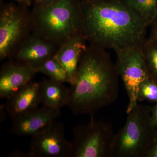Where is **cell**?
I'll use <instances>...</instances> for the list:
<instances>
[{
  "instance_id": "1",
  "label": "cell",
  "mask_w": 157,
  "mask_h": 157,
  "mask_svg": "<svg viewBox=\"0 0 157 157\" xmlns=\"http://www.w3.org/2000/svg\"><path fill=\"white\" fill-rule=\"evenodd\" d=\"M88 45L115 52L141 46L148 28L123 0H82Z\"/></svg>"
},
{
  "instance_id": "2",
  "label": "cell",
  "mask_w": 157,
  "mask_h": 157,
  "mask_svg": "<svg viewBox=\"0 0 157 157\" xmlns=\"http://www.w3.org/2000/svg\"><path fill=\"white\" fill-rule=\"evenodd\" d=\"M119 78L107 50L88 45L82 54L75 81L70 85L67 106L74 115L94 116L117 100Z\"/></svg>"
},
{
  "instance_id": "3",
  "label": "cell",
  "mask_w": 157,
  "mask_h": 157,
  "mask_svg": "<svg viewBox=\"0 0 157 157\" xmlns=\"http://www.w3.org/2000/svg\"><path fill=\"white\" fill-rule=\"evenodd\" d=\"M32 34L59 48L73 37L85 36L80 0H60L41 8H33Z\"/></svg>"
},
{
  "instance_id": "4",
  "label": "cell",
  "mask_w": 157,
  "mask_h": 157,
  "mask_svg": "<svg viewBox=\"0 0 157 157\" xmlns=\"http://www.w3.org/2000/svg\"><path fill=\"white\" fill-rule=\"evenodd\" d=\"M124 125L115 133L114 157H144L157 134L151 107L137 104L128 113Z\"/></svg>"
},
{
  "instance_id": "5",
  "label": "cell",
  "mask_w": 157,
  "mask_h": 157,
  "mask_svg": "<svg viewBox=\"0 0 157 157\" xmlns=\"http://www.w3.org/2000/svg\"><path fill=\"white\" fill-rule=\"evenodd\" d=\"M33 21L29 8L14 3L0 6V61L11 59L21 42L32 34Z\"/></svg>"
},
{
  "instance_id": "6",
  "label": "cell",
  "mask_w": 157,
  "mask_h": 157,
  "mask_svg": "<svg viewBox=\"0 0 157 157\" xmlns=\"http://www.w3.org/2000/svg\"><path fill=\"white\" fill-rule=\"evenodd\" d=\"M115 133L112 124L91 117L73 129L72 157H112Z\"/></svg>"
},
{
  "instance_id": "7",
  "label": "cell",
  "mask_w": 157,
  "mask_h": 157,
  "mask_svg": "<svg viewBox=\"0 0 157 157\" xmlns=\"http://www.w3.org/2000/svg\"><path fill=\"white\" fill-rule=\"evenodd\" d=\"M115 65L128 98V113L138 104L137 94L141 83L147 77L141 46H132L116 52Z\"/></svg>"
},
{
  "instance_id": "8",
  "label": "cell",
  "mask_w": 157,
  "mask_h": 157,
  "mask_svg": "<svg viewBox=\"0 0 157 157\" xmlns=\"http://www.w3.org/2000/svg\"><path fill=\"white\" fill-rule=\"evenodd\" d=\"M71 141L65 137L64 126L55 121L32 136L27 157H72Z\"/></svg>"
},
{
  "instance_id": "9",
  "label": "cell",
  "mask_w": 157,
  "mask_h": 157,
  "mask_svg": "<svg viewBox=\"0 0 157 157\" xmlns=\"http://www.w3.org/2000/svg\"><path fill=\"white\" fill-rule=\"evenodd\" d=\"M0 70V98L8 99L32 81L37 73L27 63L13 59L7 60Z\"/></svg>"
},
{
  "instance_id": "10",
  "label": "cell",
  "mask_w": 157,
  "mask_h": 157,
  "mask_svg": "<svg viewBox=\"0 0 157 157\" xmlns=\"http://www.w3.org/2000/svg\"><path fill=\"white\" fill-rule=\"evenodd\" d=\"M60 114V110L42 105L12 120L9 133L17 136L32 137L55 121Z\"/></svg>"
},
{
  "instance_id": "11",
  "label": "cell",
  "mask_w": 157,
  "mask_h": 157,
  "mask_svg": "<svg viewBox=\"0 0 157 157\" xmlns=\"http://www.w3.org/2000/svg\"><path fill=\"white\" fill-rule=\"evenodd\" d=\"M57 49L51 43L32 33L21 42L11 59L27 63L35 68L54 56Z\"/></svg>"
},
{
  "instance_id": "12",
  "label": "cell",
  "mask_w": 157,
  "mask_h": 157,
  "mask_svg": "<svg viewBox=\"0 0 157 157\" xmlns=\"http://www.w3.org/2000/svg\"><path fill=\"white\" fill-rule=\"evenodd\" d=\"M40 104L39 82L31 81L7 99L5 108L13 120L37 109Z\"/></svg>"
},
{
  "instance_id": "13",
  "label": "cell",
  "mask_w": 157,
  "mask_h": 157,
  "mask_svg": "<svg viewBox=\"0 0 157 157\" xmlns=\"http://www.w3.org/2000/svg\"><path fill=\"white\" fill-rule=\"evenodd\" d=\"M87 43L85 36L73 37L58 48L55 55V57L66 71L70 85L76 79L78 63Z\"/></svg>"
},
{
  "instance_id": "14",
  "label": "cell",
  "mask_w": 157,
  "mask_h": 157,
  "mask_svg": "<svg viewBox=\"0 0 157 157\" xmlns=\"http://www.w3.org/2000/svg\"><path fill=\"white\" fill-rule=\"evenodd\" d=\"M39 82L41 104L59 110L67 106L70 88L66 87L63 83L49 78H44Z\"/></svg>"
},
{
  "instance_id": "15",
  "label": "cell",
  "mask_w": 157,
  "mask_h": 157,
  "mask_svg": "<svg viewBox=\"0 0 157 157\" xmlns=\"http://www.w3.org/2000/svg\"><path fill=\"white\" fill-rule=\"evenodd\" d=\"M149 28L157 17V0H123Z\"/></svg>"
},
{
  "instance_id": "16",
  "label": "cell",
  "mask_w": 157,
  "mask_h": 157,
  "mask_svg": "<svg viewBox=\"0 0 157 157\" xmlns=\"http://www.w3.org/2000/svg\"><path fill=\"white\" fill-rule=\"evenodd\" d=\"M35 68L37 73H42L49 78L62 83H68L66 71L54 56L46 59Z\"/></svg>"
},
{
  "instance_id": "17",
  "label": "cell",
  "mask_w": 157,
  "mask_h": 157,
  "mask_svg": "<svg viewBox=\"0 0 157 157\" xmlns=\"http://www.w3.org/2000/svg\"><path fill=\"white\" fill-rule=\"evenodd\" d=\"M141 48L147 76L157 83V41L147 37Z\"/></svg>"
},
{
  "instance_id": "18",
  "label": "cell",
  "mask_w": 157,
  "mask_h": 157,
  "mask_svg": "<svg viewBox=\"0 0 157 157\" xmlns=\"http://www.w3.org/2000/svg\"><path fill=\"white\" fill-rule=\"evenodd\" d=\"M137 101L157 103V83L147 77L141 83L137 94Z\"/></svg>"
},
{
  "instance_id": "19",
  "label": "cell",
  "mask_w": 157,
  "mask_h": 157,
  "mask_svg": "<svg viewBox=\"0 0 157 157\" xmlns=\"http://www.w3.org/2000/svg\"><path fill=\"white\" fill-rule=\"evenodd\" d=\"M60 0H34L33 8L45 7L56 3Z\"/></svg>"
},
{
  "instance_id": "20",
  "label": "cell",
  "mask_w": 157,
  "mask_h": 157,
  "mask_svg": "<svg viewBox=\"0 0 157 157\" xmlns=\"http://www.w3.org/2000/svg\"><path fill=\"white\" fill-rule=\"evenodd\" d=\"M144 157H157V134L152 144L147 151Z\"/></svg>"
},
{
  "instance_id": "21",
  "label": "cell",
  "mask_w": 157,
  "mask_h": 157,
  "mask_svg": "<svg viewBox=\"0 0 157 157\" xmlns=\"http://www.w3.org/2000/svg\"><path fill=\"white\" fill-rule=\"evenodd\" d=\"M150 27L151 28L150 34L148 38L157 41V17Z\"/></svg>"
},
{
  "instance_id": "22",
  "label": "cell",
  "mask_w": 157,
  "mask_h": 157,
  "mask_svg": "<svg viewBox=\"0 0 157 157\" xmlns=\"http://www.w3.org/2000/svg\"><path fill=\"white\" fill-rule=\"evenodd\" d=\"M151 115L153 123L157 129V103L151 107Z\"/></svg>"
},
{
  "instance_id": "23",
  "label": "cell",
  "mask_w": 157,
  "mask_h": 157,
  "mask_svg": "<svg viewBox=\"0 0 157 157\" xmlns=\"http://www.w3.org/2000/svg\"><path fill=\"white\" fill-rule=\"evenodd\" d=\"M12 1H14L17 4H19L21 6L29 8L31 6H33L34 0H12Z\"/></svg>"
}]
</instances>
